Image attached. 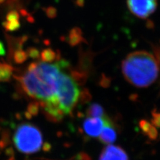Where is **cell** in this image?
I'll return each mask as SVG.
<instances>
[{"instance_id": "cell-8", "label": "cell", "mask_w": 160, "mask_h": 160, "mask_svg": "<svg viewBox=\"0 0 160 160\" xmlns=\"http://www.w3.org/2000/svg\"><path fill=\"white\" fill-rule=\"evenodd\" d=\"M117 138V130L116 126L109 118H108L106 122L100 133L99 139L103 143L109 145L116 141Z\"/></svg>"}, {"instance_id": "cell-2", "label": "cell", "mask_w": 160, "mask_h": 160, "mask_svg": "<svg viewBox=\"0 0 160 160\" xmlns=\"http://www.w3.org/2000/svg\"><path fill=\"white\" fill-rule=\"evenodd\" d=\"M122 72L127 81L134 86L145 88L157 79L159 66L153 54L146 51L129 53L122 63Z\"/></svg>"}, {"instance_id": "cell-16", "label": "cell", "mask_w": 160, "mask_h": 160, "mask_svg": "<svg viewBox=\"0 0 160 160\" xmlns=\"http://www.w3.org/2000/svg\"><path fill=\"white\" fill-rule=\"evenodd\" d=\"M26 53H27L28 56L32 58V59H38L40 56L39 52L38 51V49L35 48H29Z\"/></svg>"}, {"instance_id": "cell-11", "label": "cell", "mask_w": 160, "mask_h": 160, "mask_svg": "<svg viewBox=\"0 0 160 160\" xmlns=\"http://www.w3.org/2000/svg\"><path fill=\"white\" fill-rule=\"evenodd\" d=\"M41 58L44 62H52L56 58V53L51 48L45 49L41 53Z\"/></svg>"}, {"instance_id": "cell-9", "label": "cell", "mask_w": 160, "mask_h": 160, "mask_svg": "<svg viewBox=\"0 0 160 160\" xmlns=\"http://www.w3.org/2000/svg\"><path fill=\"white\" fill-rule=\"evenodd\" d=\"M13 68L7 63H0V82H6L12 76Z\"/></svg>"}, {"instance_id": "cell-10", "label": "cell", "mask_w": 160, "mask_h": 160, "mask_svg": "<svg viewBox=\"0 0 160 160\" xmlns=\"http://www.w3.org/2000/svg\"><path fill=\"white\" fill-rule=\"evenodd\" d=\"M89 117L92 118H104L106 114L103 108L98 103H93L90 106L87 112Z\"/></svg>"}, {"instance_id": "cell-7", "label": "cell", "mask_w": 160, "mask_h": 160, "mask_svg": "<svg viewBox=\"0 0 160 160\" xmlns=\"http://www.w3.org/2000/svg\"><path fill=\"white\" fill-rule=\"evenodd\" d=\"M99 160H128V156L122 148L109 144L103 149Z\"/></svg>"}, {"instance_id": "cell-4", "label": "cell", "mask_w": 160, "mask_h": 160, "mask_svg": "<svg viewBox=\"0 0 160 160\" xmlns=\"http://www.w3.org/2000/svg\"><path fill=\"white\" fill-rule=\"evenodd\" d=\"M16 148L23 153H34L42 148L43 138L41 132L36 126L24 123L18 128L13 136Z\"/></svg>"}, {"instance_id": "cell-13", "label": "cell", "mask_w": 160, "mask_h": 160, "mask_svg": "<svg viewBox=\"0 0 160 160\" xmlns=\"http://www.w3.org/2000/svg\"><path fill=\"white\" fill-rule=\"evenodd\" d=\"M80 32L78 28L73 29L69 33V44L72 46H76L80 42Z\"/></svg>"}, {"instance_id": "cell-12", "label": "cell", "mask_w": 160, "mask_h": 160, "mask_svg": "<svg viewBox=\"0 0 160 160\" xmlns=\"http://www.w3.org/2000/svg\"><path fill=\"white\" fill-rule=\"evenodd\" d=\"M28 56L27 53L22 49H18L13 55L14 62L17 64H22L27 60Z\"/></svg>"}, {"instance_id": "cell-20", "label": "cell", "mask_w": 160, "mask_h": 160, "mask_svg": "<svg viewBox=\"0 0 160 160\" xmlns=\"http://www.w3.org/2000/svg\"><path fill=\"white\" fill-rule=\"evenodd\" d=\"M5 1H6V0H0V4H2V3H3Z\"/></svg>"}, {"instance_id": "cell-19", "label": "cell", "mask_w": 160, "mask_h": 160, "mask_svg": "<svg viewBox=\"0 0 160 160\" xmlns=\"http://www.w3.org/2000/svg\"><path fill=\"white\" fill-rule=\"evenodd\" d=\"M29 109H31L32 113H36L38 112V106L35 103H32L29 106Z\"/></svg>"}, {"instance_id": "cell-6", "label": "cell", "mask_w": 160, "mask_h": 160, "mask_svg": "<svg viewBox=\"0 0 160 160\" xmlns=\"http://www.w3.org/2000/svg\"><path fill=\"white\" fill-rule=\"evenodd\" d=\"M108 118L107 116L104 118L88 117L86 118L83 124L85 133L91 138H99Z\"/></svg>"}, {"instance_id": "cell-1", "label": "cell", "mask_w": 160, "mask_h": 160, "mask_svg": "<svg viewBox=\"0 0 160 160\" xmlns=\"http://www.w3.org/2000/svg\"><path fill=\"white\" fill-rule=\"evenodd\" d=\"M61 73L58 63L47 62L31 63L28 72L22 78V83L29 96L43 103L56 102L57 79Z\"/></svg>"}, {"instance_id": "cell-15", "label": "cell", "mask_w": 160, "mask_h": 160, "mask_svg": "<svg viewBox=\"0 0 160 160\" xmlns=\"http://www.w3.org/2000/svg\"><path fill=\"white\" fill-rule=\"evenodd\" d=\"M19 14L17 11H11L9 12L6 16V21H19Z\"/></svg>"}, {"instance_id": "cell-18", "label": "cell", "mask_w": 160, "mask_h": 160, "mask_svg": "<svg viewBox=\"0 0 160 160\" xmlns=\"http://www.w3.org/2000/svg\"><path fill=\"white\" fill-rule=\"evenodd\" d=\"M6 55V49L3 43L0 41V56H3Z\"/></svg>"}, {"instance_id": "cell-14", "label": "cell", "mask_w": 160, "mask_h": 160, "mask_svg": "<svg viewBox=\"0 0 160 160\" xmlns=\"http://www.w3.org/2000/svg\"><path fill=\"white\" fill-rule=\"evenodd\" d=\"M3 26L8 32H15L20 28L21 24L19 21H12V22H4L3 23Z\"/></svg>"}, {"instance_id": "cell-17", "label": "cell", "mask_w": 160, "mask_h": 160, "mask_svg": "<svg viewBox=\"0 0 160 160\" xmlns=\"http://www.w3.org/2000/svg\"><path fill=\"white\" fill-rule=\"evenodd\" d=\"M47 16L49 18L53 19L57 16V9L53 7H49L46 11Z\"/></svg>"}, {"instance_id": "cell-3", "label": "cell", "mask_w": 160, "mask_h": 160, "mask_svg": "<svg viewBox=\"0 0 160 160\" xmlns=\"http://www.w3.org/2000/svg\"><path fill=\"white\" fill-rule=\"evenodd\" d=\"M80 97V89L73 78L61 72L57 79L56 103L63 118L72 112Z\"/></svg>"}, {"instance_id": "cell-5", "label": "cell", "mask_w": 160, "mask_h": 160, "mask_svg": "<svg viewBox=\"0 0 160 160\" xmlns=\"http://www.w3.org/2000/svg\"><path fill=\"white\" fill-rule=\"evenodd\" d=\"M157 5V0H128L129 11L140 18L151 16L156 10Z\"/></svg>"}]
</instances>
